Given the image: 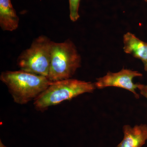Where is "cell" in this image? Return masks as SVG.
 I'll return each instance as SVG.
<instances>
[{
	"label": "cell",
	"mask_w": 147,
	"mask_h": 147,
	"mask_svg": "<svg viewBox=\"0 0 147 147\" xmlns=\"http://www.w3.org/2000/svg\"><path fill=\"white\" fill-rule=\"evenodd\" d=\"M52 42L45 36H40L35 39L30 47L18 58L17 64L20 70L47 78Z\"/></svg>",
	"instance_id": "277c9868"
},
{
	"label": "cell",
	"mask_w": 147,
	"mask_h": 147,
	"mask_svg": "<svg viewBox=\"0 0 147 147\" xmlns=\"http://www.w3.org/2000/svg\"><path fill=\"white\" fill-rule=\"evenodd\" d=\"M0 79L6 85L14 102L20 105L35 100L53 83L45 76L21 70L3 71Z\"/></svg>",
	"instance_id": "6da1fadb"
},
{
	"label": "cell",
	"mask_w": 147,
	"mask_h": 147,
	"mask_svg": "<svg viewBox=\"0 0 147 147\" xmlns=\"http://www.w3.org/2000/svg\"><path fill=\"white\" fill-rule=\"evenodd\" d=\"M124 137L117 147H142L147 140V125L141 124L131 127L129 125L123 127Z\"/></svg>",
	"instance_id": "8992f818"
},
{
	"label": "cell",
	"mask_w": 147,
	"mask_h": 147,
	"mask_svg": "<svg viewBox=\"0 0 147 147\" xmlns=\"http://www.w3.org/2000/svg\"><path fill=\"white\" fill-rule=\"evenodd\" d=\"M96 88L94 83L69 79L53 82L34 100L37 111L43 112L49 107L85 93H92Z\"/></svg>",
	"instance_id": "7a4b0ae2"
},
{
	"label": "cell",
	"mask_w": 147,
	"mask_h": 147,
	"mask_svg": "<svg viewBox=\"0 0 147 147\" xmlns=\"http://www.w3.org/2000/svg\"><path fill=\"white\" fill-rule=\"evenodd\" d=\"M69 17L71 21L75 22L77 21L80 17L79 9L81 0H69Z\"/></svg>",
	"instance_id": "9c48e42d"
},
{
	"label": "cell",
	"mask_w": 147,
	"mask_h": 147,
	"mask_svg": "<svg viewBox=\"0 0 147 147\" xmlns=\"http://www.w3.org/2000/svg\"><path fill=\"white\" fill-rule=\"evenodd\" d=\"M138 89L140 93L147 99V85L138 84Z\"/></svg>",
	"instance_id": "30bf717a"
},
{
	"label": "cell",
	"mask_w": 147,
	"mask_h": 147,
	"mask_svg": "<svg viewBox=\"0 0 147 147\" xmlns=\"http://www.w3.org/2000/svg\"><path fill=\"white\" fill-rule=\"evenodd\" d=\"M81 66V56L71 40L68 39L63 42L52 41L47 77L50 82L70 79Z\"/></svg>",
	"instance_id": "3957f363"
},
{
	"label": "cell",
	"mask_w": 147,
	"mask_h": 147,
	"mask_svg": "<svg viewBox=\"0 0 147 147\" xmlns=\"http://www.w3.org/2000/svg\"><path fill=\"white\" fill-rule=\"evenodd\" d=\"M144 65L145 70L147 71V62L144 63Z\"/></svg>",
	"instance_id": "7c38bea8"
},
{
	"label": "cell",
	"mask_w": 147,
	"mask_h": 147,
	"mask_svg": "<svg viewBox=\"0 0 147 147\" xmlns=\"http://www.w3.org/2000/svg\"><path fill=\"white\" fill-rule=\"evenodd\" d=\"M145 1H146V2H147V0H145Z\"/></svg>",
	"instance_id": "4fadbf2b"
},
{
	"label": "cell",
	"mask_w": 147,
	"mask_h": 147,
	"mask_svg": "<svg viewBox=\"0 0 147 147\" xmlns=\"http://www.w3.org/2000/svg\"><path fill=\"white\" fill-rule=\"evenodd\" d=\"M123 50L134 57L147 62V43L142 41L133 34L127 32L123 37Z\"/></svg>",
	"instance_id": "52a82bcc"
},
{
	"label": "cell",
	"mask_w": 147,
	"mask_h": 147,
	"mask_svg": "<svg viewBox=\"0 0 147 147\" xmlns=\"http://www.w3.org/2000/svg\"><path fill=\"white\" fill-rule=\"evenodd\" d=\"M143 76L138 71L123 69L116 73L109 71L105 76L96 79L94 84L96 88L101 89L108 87H115L128 90L134 94L137 98L139 95L136 90L138 89V84H134L133 79L135 77Z\"/></svg>",
	"instance_id": "5b68a950"
},
{
	"label": "cell",
	"mask_w": 147,
	"mask_h": 147,
	"mask_svg": "<svg viewBox=\"0 0 147 147\" xmlns=\"http://www.w3.org/2000/svg\"><path fill=\"white\" fill-rule=\"evenodd\" d=\"M19 20L11 0H0V26L3 30L12 31L16 30Z\"/></svg>",
	"instance_id": "ba28073f"
},
{
	"label": "cell",
	"mask_w": 147,
	"mask_h": 147,
	"mask_svg": "<svg viewBox=\"0 0 147 147\" xmlns=\"http://www.w3.org/2000/svg\"><path fill=\"white\" fill-rule=\"evenodd\" d=\"M0 147H7L5 145L3 144V142H2L1 140L0 141Z\"/></svg>",
	"instance_id": "8fae6325"
}]
</instances>
